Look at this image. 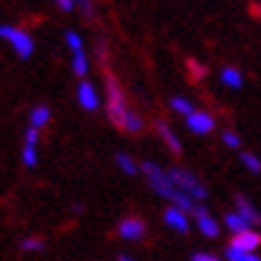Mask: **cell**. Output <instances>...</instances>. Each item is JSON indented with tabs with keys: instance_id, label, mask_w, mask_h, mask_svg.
Wrapping results in <instances>:
<instances>
[{
	"instance_id": "25",
	"label": "cell",
	"mask_w": 261,
	"mask_h": 261,
	"mask_svg": "<svg viewBox=\"0 0 261 261\" xmlns=\"http://www.w3.org/2000/svg\"><path fill=\"white\" fill-rule=\"evenodd\" d=\"M223 144L228 146V149H240V144H242V139H240V135H235V132H223Z\"/></svg>"
},
{
	"instance_id": "29",
	"label": "cell",
	"mask_w": 261,
	"mask_h": 261,
	"mask_svg": "<svg viewBox=\"0 0 261 261\" xmlns=\"http://www.w3.org/2000/svg\"><path fill=\"white\" fill-rule=\"evenodd\" d=\"M118 261H135V259H132V256H127V254H120Z\"/></svg>"
},
{
	"instance_id": "12",
	"label": "cell",
	"mask_w": 261,
	"mask_h": 261,
	"mask_svg": "<svg viewBox=\"0 0 261 261\" xmlns=\"http://www.w3.org/2000/svg\"><path fill=\"white\" fill-rule=\"evenodd\" d=\"M197 225H199V232L206 235V238H218V223L208 216V211L197 216Z\"/></svg>"
},
{
	"instance_id": "23",
	"label": "cell",
	"mask_w": 261,
	"mask_h": 261,
	"mask_svg": "<svg viewBox=\"0 0 261 261\" xmlns=\"http://www.w3.org/2000/svg\"><path fill=\"white\" fill-rule=\"evenodd\" d=\"M240 159H242V166H245L247 170H252V173H261V161L256 159L254 153H242Z\"/></svg>"
},
{
	"instance_id": "6",
	"label": "cell",
	"mask_w": 261,
	"mask_h": 261,
	"mask_svg": "<svg viewBox=\"0 0 261 261\" xmlns=\"http://www.w3.org/2000/svg\"><path fill=\"white\" fill-rule=\"evenodd\" d=\"M77 101L84 111H96L98 108V94H96V87L91 82H82L80 87H77Z\"/></svg>"
},
{
	"instance_id": "5",
	"label": "cell",
	"mask_w": 261,
	"mask_h": 261,
	"mask_svg": "<svg viewBox=\"0 0 261 261\" xmlns=\"http://www.w3.org/2000/svg\"><path fill=\"white\" fill-rule=\"evenodd\" d=\"M214 125H216L214 118L206 111H194L190 118H187V129L194 132V135H208V132L214 129Z\"/></svg>"
},
{
	"instance_id": "7",
	"label": "cell",
	"mask_w": 261,
	"mask_h": 261,
	"mask_svg": "<svg viewBox=\"0 0 261 261\" xmlns=\"http://www.w3.org/2000/svg\"><path fill=\"white\" fill-rule=\"evenodd\" d=\"M259 245H261V235L252 228L245 230V232H240V235H232V242H230V247L242 249V252H254Z\"/></svg>"
},
{
	"instance_id": "13",
	"label": "cell",
	"mask_w": 261,
	"mask_h": 261,
	"mask_svg": "<svg viewBox=\"0 0 261 261\" xmlns=\"http://www.w3.org/2000/svg\"><path fill=\"white\" fill-rule=\"evenodd\" d=\"M48 120H50V108L48 106H36L32 111V115H29V127L41 129V127L48 125Z\"/></svg>"
},
{
	"instance_id": "22",
	"label": "cell",
	"mask_w": 261,
	"mask_h": 261,
	"mask_svg": "<svg viewBox=\"0 0 261 261\" xmlns=\"http://www.w3.org/2000/svg\"><path fill=\"white\" fill-rule=\"evenodd\" d=\"M65 43L70 46L72 53H80V50H84V43H82L80 34L77 32H65Z\"/></svg>"
},
{
	"instance_id": "20",
	"label": "cell",
	"mask_w": 261,
	"mask_h": 261,
	"mask_svg": "<svg viewBox=\"0 0 261 261\" xmlns=\"http://www.w3.org/2000/svg\"><path fill=\"white\" fill-rule=\"evenodd\" d=\"M142 127H144V120L139 118L135 111H127L125 122H122V129H127V132H139Z\"/></svg>"
},
{
	"instance_id": "3",
	"label": "cell",
	"mask_w": 261,
	"mask_h": 261,
	"mask_svg": "<svg viewBox=\"0 0 261 261\" xmlns=\"http://www.w3.org/2000/svg\"><path fill=\"white\" fill-rule=\"evenodd\" d=\"M170 173V180L175 182V187L180 192H185L187 197H192L194 201H201V199H206V187L199 182V177H194V175L190 173V170H185V168H170L168 170Z\"/></svg>"
},
{
	"instance_id": "1",
	"label": "cell",
	"mask_w": 261,
	"mask_h": 261,
	"mask_svg": "<svg viewBox=\"0 0 261 261\" xmlns=\"http://www.w3.org/2000/svg\"><path fill=\"white\" fill-rule=\"evenodd\" d=\"M142 170H144V175H146L149 185L153 187V192H156L159 197H163V199H170V201H173L177 208H182L185 214H194V218H197L199 214H204L206 211L204 206H197L194 204V199L187 197L185 192L177 190V187H175V182L170 180V173L163 170V168H159L153 161L142 163Z\"/></svg>"
},
{
	"instance_id": "10",
	"label": "cell",
	"mask_w": 261,
	"mask_h": 261,
	"mask_svg": "<svg viewBox=\"0 0 261 261\" xmlns=\"http://www.w3.org/2000/svg\"><path fill=\"white\" fill-rule=\"evenodd\" d=\"M235 204H238V214L242 216V218H245V221L249 223V225H254V223H259V221H261V214L256 211V208H254L252 201H249L247 197L238 194V197H235Z\"/></svg>"
},
{
	"instance_id": "26",
	"label": "cell",
	"mask_w": 261,
	"mask_h": 261,
	"mask_svg": "<svg viewBox=\"0 0 261 261\" xmlns=\"http://www.w3.org/2000/svg\"><path fill=\"white\" fill-rule=\"evenodd\" d=\"M190 70H192V77H194V80H201V77L206 74V67H204V65H197L194 60H190Z\"/></svg>"
},
{
	"instance_id": "18",
	"label": "cell",
	"mask_w": 261,
	"mask_h": 261,
	"mask_svg": "<svg viewBox=\"0 0 261 261\" xmlns=\"http://www.w3.org/2000/svg\"><path fill=\"white\" fill-rule=\"evenodd\" d=\"M225 256H228V261H261V256H256L254 252H242V249H235V247H228Z\"/></svg>"
},
{
	"instance_id": "11",
	"label": "cell",
	"mask_w": 261,
	"mask_h": 261,
	"mask_svg": "<svg viewBox=\"0 0 261 261\" xmlns=\"http://www.w3.org/2000/svg\"><path fill=\"white\" fill-rule=\"evenodd\" d=\"M156 129H159L161 139L166 142L168 149L173 151V153H180V151H182V144H180V139L175 137L173 129H170V125H166V122H159V125H156Z\"/></svg>"
},
{
	"instance_id": "21",
	"label": "cell",
	"mask_w": 261,
	"mask_h": 261,
	"mask_svg": "<svg viewBox=\"0 0 261 261\" xmlns=\"http://www.w3.org/2000/svg\"><path fill=\"white\" fill-rule=\"evenodd\" d=\"M22 161H24V166H27V168H36V163H39V156H36V146H34V144H24Z\"/></svg>"
},
{
	"instance_id": "4",
	"label": "cell",
	"mask_w": 261,
	"mask_h": 261,
	"mask_svg": "<svg viewBox=\"0 0 261 261\" xmlns=\"http://www.w3.org/2000/svg\"><path fill=\"white\" fill-rule=\"evenodd\" d=\"M0 36L12 43V48H15V53L19 58H29L34 53V41H32L29 34L24 32V29H17V27L3 24V27H0Z\"/></svg>"
},
{
	"instance_id": "9",
	"label": "cell",
	"mask_w": 261,
	"mask_h": 261,
	"mask_svg": "<svg viewBox=\"0 0 261 261\" xmlns=\"http://www.w3.org/2000/svg\"><path fill=\"white\" fill-rule=\"evenodd\" d=\"M163 221H166L168 228L177 230V232H187L190 230V221H187V214L177 208V206H170L166 208V214H163Z\"/></svg>"
},
{
	"instance_id": "8",
	"label": "cell",
	"mask_w": 261,
	"mask_h": 261,
	"mask_svg": "<svg viewBox=\"0 0 261 261\" xmlns=\"http://www.w3.org/2000/svg\"><path fill=\"white\" fill-rule=\"evenodd\" d=\"M144 232H146V225L139 218H125L118 225V235L122 240H142Z\"/></svg>"
},
{
	"instance_id": "14",
	"label": "cell",
	"mask_w": 261,
	"mask_h": 261,
	"mask_svg": "<svg viewBox=\"0 0 261 261\" xmlns=\"http://www.w3.org/2000/svg\"><path fill=\"white\" fill-rule=\"evenodd\" d=\"M225 225H228V230L232 232V235H240V232L249 230V223H247L245 218L238 214V211H232V214L225 216Z\"/></svg>"
},
{
	"instance_id": "28",
	"label": "cell",
	"mask_w": 261,
	"mask_h": 261,
	"mask_svg": "<svg viewBox=\"0 0 261 261\" xmlns=\"http://www.w3.org/2000/svg\"><path fill=\"white\" fill-rule=\"evenodd\" d=\"M56 3L65 10V12H70V10H74V5H77V0H56Z\"/></svg>"
},
{
	"instance_id": "27",
	"label": "cell",
	"mask_w": 261,
	"mask_h": 261,
	"mask_svg": "<svg viewBox=\"0 0 261 261\" xmlns=\"http://www.w3.org/2000/svg\"><path fill=\"white\" fill-rule=\"evenodd\" d=\"M192 261H218V256H214V254H206V252H197L194 256H192Z\"/></svg>"
},
{
	"instance_id": "24",
	"label": "cell",
	"mask_w": 261,
	"mask_h": 261,
	"mask_svg": "<svg viewBox=\"0 0 261 261\" xmlns=\"http://www.w3.org/2000/svg\"><path fill=\"white\" fill-rule=\"evenodd\" d=\"M19 247H22L24 252H41V249H43V242H41L39 238H27V240H22Z\"/></svg>"
},
{
	"instance_id": "2",
	"label": "cell",
	"mask_w": 261,
	"mask_h": 261,
	"mask_svg": "<svg viewBox=\"0 0 261 261\" xmlns=\"http://www.w3.org/2000/svg\"><path fill=\"white\" fill-rule=\"evenodd\" d=\"M106 91H108V98H106V111H108V118H111L113 125L122 127L125 122V115H127V103H125V94H122V89H120L118 80L108 74V80H106Z\"/></svg>"
},
{
	"instance_id": "15",
	"label": "cell",
	"mask_w": 261,
	"mask_h": 261,
	"mask_svg": "<svg viewBox=\"0 0 261 261\" xmlns=\"http://www.w3.org/2000/svg\"><path fill=\"white\" fill-rule=\"evenodd\" d=\"M221 82L230 89H240L242 87V74H240V70H235V67H223Z\"/></svg>"
},
{
	"instance_id": "16",
	"label": "cell",
	"mask_w": 261,
	"mask_h": 261,
	"mask_svg": "<svg viewBox=\"0 0 261 261\" xmlns=\"http://www.w3.org/2000/svg\"><path fill=\"white\" fill-rule=\"evenodd\" d=\"M170 108H173L175 113L185 115V118H190L192 113L197 111V108H194V106H192L187 98H182V96H173V98H170Z\"/></svg>"
},
{
	"instance_id": "17",
	"label": "cell",
	"mask_w": 261,
	"mask_h": 261,
	"mask_svg": "<svg viewBox=\"0 0 261 261\" xmlns=\"http://www.w3.org/2000/svg\"><path fill=\"white\" fill-rule=\"evenodd\" d=\"M89 70V60H87V53L80 50V53H72V72L77 74V77H84Z\"/></svg>"
},
{
	"instance_id": "19",
	"label": "cell",
	"mask_w": 261,
	"mask_h": 261,
	"mask_svg": "<svg viewBox=\"0 0 261 261\" xmlns=\"http://www.w3.org/2000/svg\"><path fill=\"white\" fill-rule=\"evenodd\" d=\"M115 163H118L120 170L125 175H137V170H139V166H137L135 161H132V156H127V153H118V156H115Z\"/></svg>"
},
{
	"instance_id": "30",
	"label": "cell",
	"mask_w": 261,
	"mask_h": 261,
	"mask_svg": "<svg viewBox=\"0 0 261 261\" xmlns=\"http://www.w3.org/2000/svg\"><path fill=\"white\" fill-rule=\"evenodd\" d=\"M259 17H261V3H259Z\"/></svg>"
}]
</instances>
